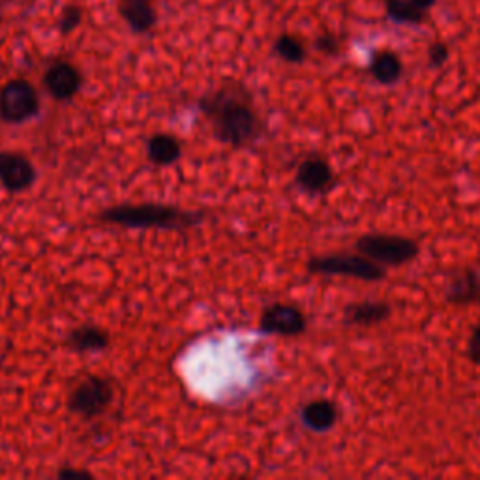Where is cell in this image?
<instances>
[{"label": "cell", "mask_w": 480, "mask_h": 480, "mask_svg": "<svg viewBox=\"0 0 480 480\" xmlns=\"http://www.w3.org/2000/svg\"><path fill=\"white\" fill-rule=\"evenodd\" d=\"M58 478L62 480H91L94 478V475L87 469H77V467H65V469H60Z\"/></svg>", "instance_id": "23"}, {"label": "cell", "mask_w": 480, "mask_h": 480, "mask_svg": "<svg viewBox=\"0 0 480 480\" xmlns=\"http://www.w3.org/2000/svg\"><path fill=\"white\" fill-rule=\"evenodd\" d=\"M301 421L311 432L325 433L340 421V409L330 400H311L301 409Z\"/></svg>", "instance_id": "11"}, {"label": "cell", "mask_w": 480, "mask_h": 480, "mask_svg": "<svg viewBox=\"0 0 480 480\" xmlns=\"http://www.w3.org/2000/svg\"><path fill=\"white\" fill-rule=\"evenodd\" d=\"M44 83H46L48 92L55 100L68 101L74 96H77V92L81 91L83 75H81L79 68L75 65H72V62L57 60L48 68Z\"/></svg>", "instance_id": "10"}, {"label": "cell", "mask_w": 480, "mask_h": 480, "mask_svg": "<svg viewBox=\"0 0 480 480\" xmlns=\"http://www.w3.org/2000/svg\"><path fill=\"white\" fill-rule=\"evenodd\" d=\"M83 8L77 4H68L62 8L60 17H58V31L60 34H70L74 32L81 23H83Z\"/></svg>", "instance_id": "20"}, {"label": "cell", "mask_w": 480, "mask_h": 480, "mask_svg": "<svg viewBox=\"0 0 480 480\" xmlns=\"http://www.w3.org/2000/svg\"><path fill=\"white\" fill-rule=\"evenodd\" d=\"M357 252L381 266H404L419 257L421 246L416 240L400 235L370 233L357 240Z\"/></svg>", "instance_id": "3"}, {"label": "cell", "mask_w": 480, "mask_h": 480, "mask_svg": "<svg viewBox=\"0 0 480 480\" xmlns=\"http://www.w3.org/2000/svg\"><path fill=\"white\" fill-rule=\"evenodd\" d=\"M295 182L302 192L310 196H323L332 190L336 184V177H334L330 163L323 156L311 154L301 161Z\"/></svg>", "instance_id": "9"}, {"label": "cell", "mask_w": 480, "mask_h": 480, "mask_svg": "<svg viewBox=\"0 0 480 480\" xmlns=\"http://www.w3.org/2000/svg\"><path fill=\"white\" fill-rule=\"evenodd\" d=\"M199 220V213H186L182 208L158 203L115 205L100 213V222L103 223L144 229H186L197 225Z\"/></svg>", "instance_id": "2"}, {"label": "cell", "mask_w": 480, "mask_h": 480, "mask_svg": "<svg viewBox=\"0 0 480 480\" xmlns=\"http://www.w3.org/2000/svg\"><path fill=\"white\" fill-rule=\"evenodd\" d=\"M109 344H111L109 334L100 327H91V325L75 328L68 338V347L79 353H98L108 349Z\"/></svg>", "instance_id": "17"}, {"label": "cell", "mask_w": 480, "mask_h": 480, "mask_svg": "<svg viewBox=\"0 0 480 480\" xmlns=\"http://www.w3.org/2000/svg\"><path fill=\"white\" fill-rule=\"evenodd\" d=\"M36 182L34 163L21 153L3 151L0 153V184L10 194L27 192Z\"/></svg>", "instance_id": "8"}, {"label": "cell", "mask_w": 480, "mask_h": 480, "mask_svg": "<svg viewBox=\"0 0 480 480\" xmlns=\"http://www.w3.org/2000/svg\"><path fill=\"white\" fill-rule=\"evenodd\" d=\"M118 13L135 32H149L158 23V13L153 0H118Z\"/></svg>", "instance_id": "12"}, {"label": "cell", "mask_w": 480, "mask_h": 480, "mask_svg": "<svg viewBox=\"0 0 480 480\" xmlns=\"http://www.w3.org/2000/svg\"><path fill=\"white\" fill-rule=\"evenodd\" d=\"M450 304H478L480 302V275L476 270H464L460 276H456L447 289L445 295Z\"/></svg>", "instance_id": "15"}, {"label": "cell", "mask_w": 480, "mask_h": 480, "mask_svg": "<svg viewBox=\"0 0 480 480\" xmlns=\"http://www.w3.org/2000/svg\"><path fill=\"white\" fill-rule=\"evenodd\" d=\"M147 154L154 165H171L182 156V144L173 134H154L147 143Z\"/></svg>", "instance_id": "16"}, {"label": "cell", "mask_w": 480, "mask_h": 480, "mask_svg": "<svg viewBox=\"0 0 480 480\" xmlns=\"http://www.w3.org/2000/svg\"><path fill=\"white\" fill-rule=\"evenodd\" d=\"M39 111V96L27 79H10L0 89V117L8 124H23Z\"/></svg>", "instance_id": "5"}, {"label": "cell", "mask_w": 480, "mask_h": 480, "mask_svg": "<svg viewBox=\"0 0 480 480\" xmlns=\"http://www.w3.org/2000/svg\"><path fill=\"white\" fill-rule=\"evenodd\" d=\"M275 51L282 60L291 62V65H299V62H302L306 58V55H308L304 41L299 36H293V34H282L276 39Z\"/></svg>", "instance_id": "19"}, {"label": "cell", "mask_w": 480, "mask_h": 480, "mask_svg": "<svg viewBox=\"0 0 480 480\" xmlns=\"http://www.w3.org/2000/svg\"><path fill=\"white\" fill-rule=\"evenodd\" d=\"M411 3L428 12V10H430V8L435 4V0H411Z\"/></svg>", "instance_id": "25"}, {"label": "cell", "mask_w": 480, "mask_h": 480, "mask_svg": "<svg viewBox=\"0 0 480 480\" xmlns=\"http://www.w3.org/2000/svg\"><path fill=\"white\" fill-rule=\"evenodd\" d=\"M370 74L380 85L390 87L404 75V62L392 49L375 51L370 62Z\"/></svg>", "instance_id": "13"}, {"label": "cell", "mask_w": 480, "mask_h": 480, "mask_svg": "<svg viewBox=\"0 0 480 480\" xmlns=\"http://www.w3.org/2000/svg\"><path fill=\"white\" fill-rule=\"evenodd\" d=\"M308 270L311 275H327V276H345L362 282H381L387 278V270L380 263L368 259L362 254H334L311 257L308 261Z\"/></svg>", "instance_id": "4"}, {"label": "cell", "mask_w": 480, "mask_h": 480, "mask_svg": "<svg viewBox=\"0 0 480 480\" xmlns=\"http://www.w3.org/2000/svg\"><path fill=\"white\" fill-rule=\"evenodd\" d=\"M387 15L400 25H423L428 12L413 4L411 0H387Z\"/></svg>", "instance_id": "18"}, {"label": "cell", "mask_w": 480, "mask_h": 480, "mask_svg": "<svg viewBox=\"0 0 480 480\" xmlns=\"http://www.w3.org/2000/svg\"><path fill=\"white\" fill-rule=\"evenodd\" d=\"M467 357L473 364L480 366V321L475 325L467 344Z\"/></svg>", "instance_id": "22"}, {"label": "cell", "mask_w": 480, "mask_h": 480, "mask_svg": "<svg viewBox=\"0 0 480 480\" xmlns=\"http://www.w3.org/2000/svg\"><path fill=\"white\" fill-rule=\"evenodd\" d=\"M113 400V387L109 380L100 375H89L70 394L68 409L83 419H94L109 407Z\"/></svg>", "instance_id": "6"}, {"label": "cell", "mask_w": 480, "mask_h": 480, "mask_svg": "<svg viewBox=\"0 0 480 480\" xmlns=\"http://www.w3.org/2000/svg\"><path fill=\"white\" fill-rule=\"evenodd\" d=\"M318 49L327 55H334L338 51V39L334 36H321L318 38Z\"/></svg>", "instance_id": "24"}, {"label": "cell", "mask_w": 480, "mask_h": 480, "mask_svg": "<svg viewBox=\"0 0 480 480\" xmlns=\"http://www.w3.org/2000/svg\"><path fill=\"white\" fill-rule=\"evenodd\" d=\"M199 108L213 124L214 135L235 149L252 144L263 132L261 118L254 108L249 92L231 83L206 94Z\"/></svg>", "instance_id": "1"}, {"label": "cell", "mask_w": 480, "mask_h": 480, "mask_svg": "<svg viewBox=\"0 0 480 480\" xmlns=\"http://www.w3.org/2000/svg\"><path fill=\"white\" fill-rule=\"evenodd\" d=\"M259 327L266 334H278V336H301V334H304L308 328V319L301 308L293 304L276 302L263 311Z\"/></svg>", "instance_id": "7"}, {"label": "cell", "mask_w": 480, "mask_h": 480, "mask_svg": "<svg viewBox=\"0 0 480 480\" xmlns=\"http://www.w3.org/2000/svg\"><path fill=\"white\" fill-rule=\"evenodd\" d=\"M392 314V308L387 302H354L344 311L345 321L353 327H371L387 321Z\"/></svg>", "instance_id": "14"}, {"label": "cell", "mask_w": 480, "mask_h": 480, "mask_svg": "<svg viewBox=\"0 0 480 480\" xmlns=\"http://www.w3.org/2000/svg\"><path fill=\"white\" fill-rule=\"evenodd\" d=\"M449 55H450V51H449V46L445 44V41H433V44L428 49L430 66H433V68L443 66L447 62V58H449Z\"/></svg>", "instance_id": "21"}]
</instances>
